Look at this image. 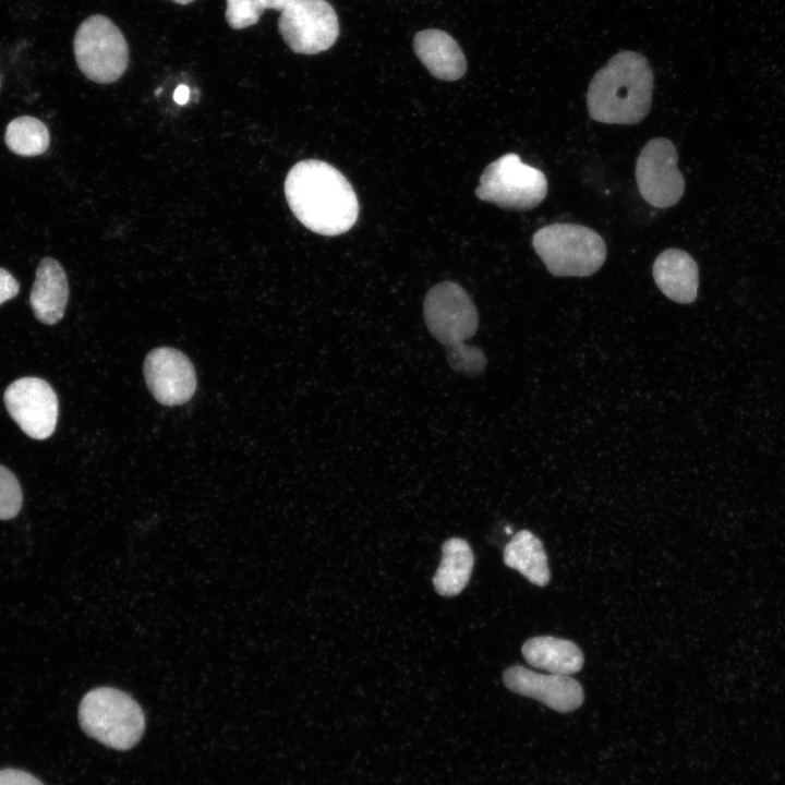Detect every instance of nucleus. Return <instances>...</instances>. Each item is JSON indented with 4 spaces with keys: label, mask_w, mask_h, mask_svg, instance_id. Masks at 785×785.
<instances>
[{
    "label": "nucleus",
    "mask_w": 785,
    "mask_h": 785,
    "mask_svg": "<svg viewBox=\"0 0 785 785\" xmlns=\"http://www.w3.org/2000/svg\"><path fill=\"white\" fill-rule=\"evenodd\" d=\"M5 408L29 437L46 439L56 430L59 402L52 387L38 377H22L11 383L3 395Z\"/></svg>",
    "instance_id": "9d476101"
},
{
    "label": "nucleus",
    "mask_w": 785,
    "mask_h": 785,
    "mask_svg": "<svg viewBox=\"0 0 785 785\" xmlns=\"http://www.w3.org/2000/svg\"><path fill=\"white\" fill-rule=\"evenodd\" d=\"M4 142L14 154L32 157L48 149L50 135L44 122L31 116H21L7 125Z\"/></svg>",
    "instance_id": "6ab92c4d"
},
{
    "label": "nucleus",
    "mask_w": 785,
    "mask_h": 785,
    "mask_svg": "<svg viewBox=\"0 0 785 785\" xmlns=\"http://www.w3.org/2000/svg\"><path fill=\"white\" fill-rule=\"evenodd\" d=\"M278 31L292 51L316 55L336 43L339 22L326 0H292L280 11Z\"/></svg>",
    "instance_id": "6e6552de"
},
{
    "label": "nucleus",
    "mask_w": 785,
    "mask_h": 785,
    "mask_svg": "<svg viewBox=\"0 0 785 785\" xmlns=\"http://www.w3.org/2000/svg\"><path fill=\"white\" fill-rule=\"evenodd\" d=\"M653 277L656 286L668 299L683 304L696 300L699 286L698 265L686 251H663L654 261Z\"/></svg>",
    "instance_id": "4468645a"
},
{
    "label": "nucleus",
    "mask_w": 785,
    "mask_h": 785,
    "mask_svg": "<svg viewBox=\"0 0 785 785\" xmlns=\"http://www.w3.org/2000/svg\"><path fill=\"white\" fill-rule=\"evenodd\" d=\"M78 721L89 737L117 750L134 747L145 729V716L138 703L110 687L92 689L83 697Z\"/></svg>",
    "instance_id": "20e7f679"
},
{
    "label": "nucleus",
    "mask_w": 785,
    "mask_h": 785,
    "mask_svg": "<svg viewBox=\"0 0 785 785\" xmlns=\"http://www.w3.org/2000/svg\"><path fill=\"white\" fill-rule=\"evenodd\" d=\"M76 64L90 81H118L129 64V47L119 27L107 16L90 15L78 26L73 41Z\"/></svg>",
    "instance_id": "39448f33"
},
{
    "label": "nucleus",
    "mask_w": 785,
    "mask_h": 785,
    "mask_svg": "<svg viewBox=\"0 0 785 785\" xmlns=\"http://www.w3.org/2000/svg\"><path fill=\"white\" fill-rule=\"evenodd\" d=\"M522 655L531 666L552 674L571 675L583 665V654L576 643L551 636L527 640Z\"/></svg>",
    "instance_id": "dca6fc26"
},
{
    "label": "nucleus",
    "mask_w": 785,
    "mask_h": 785,
    "mask_svg": "<svg viewBox=\"0 0 785 785\" xmlns=\"http://www.w3.org/2000/svg\"><path fill=\"white\" fill-rule=\"evenodd\" d=\"M0 87H1V76H0Z\"/></svg>",
    "instance_id": "cd10ccee"
},
{
    "label": "nucleus",
    "mask_w": 785,
    "mask_h": 785,
    "mask_svg": "<svg viewBox=\"0 0 785 785\" xmlns=\"http://www.w3.org/2000/svg\"><path fill=\"white\" fill-rule=\"evenodd\" d=\"M190 90L185 85H179L174 90L173 98L179 105H184L189 100Z\"/></svg>",
    "instance_id": "a878e982"
},
{
    "label": "nucleus",
    "mask_w": 785,
    "mask_h": 785,
    "mask_svg": "<svg viewBox=\"0 0 785 785\" xmlns=\"http://www.w3.org/2000/svg\"><path fill=\"white\" fill-rule=\"evenodd\" d=\"M504 563L536 585L544 587L551 579L543 544L528 530L516 533L505 546Z\"/></svg>",
    "instance_id": "f3484780"
},
{
    "label": "nucleus",
    "mask_w": 785,
    "mask_h": 785,
    "mask_svg": "<svg viewBox=\"0 0 785 785\" xmlns=\"http://www.w3.org/2000/svg\"><path fill=\"white\" fill-rule=\"evenodd\" d=\"M143 371L149 391L164 406L183 404L195 392L193 364L177 349L159 347L152 350L145 358Z\"/></svg>",
    "instance_id": "9b49d317"
},
{
    "label": "nucleus",
    "mask_w": 785,
    "mask_h": 785,
    "mask_svg": "<svg viewBox=\"0 0 785 785\" xmlns=\"http://www.w3.org/2000/svg\"><path fill=\"white\" fill-rule=\"evenodd\" d=\"M448 363L452 369L468 375L481 374L486 366L484 352L464 343L446 349Z\"/></svg>",
    "instance_id": "412c9836"
},
{
    "label": "nucleus",
    "mask_w": 785,
    "mask_h": 785,
    "mask_svg": "<svg viewBox=\"0 0 785 785\" xmlns=\"http://www.w3.org/2000/svg\"><path fill=\"white\" fill-rule=\"evenodd\" d=\"M171 1H173L174 3H178V4H188L194 0H171Z\"/></svg>",
    "instance_id": "bb28decb"
},
{
    "label": "nucleus",
    "mask_w": 785,
    "mask_h": 785,
    "mask_svg": "<svg viewBox=\"0 0 785 785\" xmlns=\"http://www.w3.org/2000/svg\"><path fill=\"white\" fill-rule=\"evenodd\" d=\"M423 316L431 335L449 349L463 343L476 333L478 310L466 290L456 282L444 281L426 293Z\"/></svg>",
    "instance_id": "0eeeda50"
},
{
    "label": "nucleus",
    "mask_w": 785,
    "mask_h": 785,
    "mask_svg": "<svg viewBox=\"0 0 785 785\" xmlns=\"http://www.w3.org/2000/svg\"><path fill=\"white\" fill-rule=\"evenodd\" d=\"M285 194L299 221L318 234L347 232L358 219L359 203L353 188L325 161L297 162L286 177Z\"/></svg>",
    "instance_id": "f257e3e1"
},
{
    "label": "nucleus",
    "mask_w": 785,
    "mask_h": 785,
    "mask_svg": "<svg viewBox=\"0 0 785 785\" xmlns=\"http://www.w3.org/2000/svg\"><path fill=\"white\" fill-rule=\"evenodd\" d=\"M0 785H44L32 774L15 770L4 769L0 770Z\"/></svg>",
    "instance_id": "5701e85b"
},
{
    "label": "nucleus",
    "mask_w": 785,
    "mask_h": 785,
    "mask_svg": "<svg viewBox=\"0 0 785 785\" xmlns=\"http://www.w3.org/2000/svg\"><path fill=\"white\" fill-rule=\"evenodd\" d=\"M653 73L639 52L615 55L592 77L587 105L590 117L607 124H636L649 113Z\"/></svg>",
    "instance_id": "f03ea898"
},
{
    "label": "nucleus",
    "mask_w": 785,
    "mask_h": 785,
    "mask_svg": "<svg viewBox=\"0 0 785 785\" xmlns=\"http://www.w3.org/2000/svg\"><path fill=\"white\" fill-rule=\"evenodd\" d=\"M23 494L16 476L0 464V519L10 520L21 510Z\"/></svg>",
    "instance_id": "aec40b11"
},
{
    "label": "nucleus",
    "mask_w": 785,
    "mask_h": 785,
    "mask_svg": "<svg viewBox=\"0 0 785 785\" xmlns=\"http://www.w3.org/2000/svg\"><path fill=\"white\" fill-rule=\"evenodd\" d=\"M415 55L428 72L444 81H456L467 70L466 57L457 41L447 33L428 28L413 39Z\"/></svg>",
    "instance_id": "2eb2a0df"
},
{
    "label": "nucleus",
    "mask_w": 785,
    "mask_h": 785,
    "mask_svg": "<svg viewBox=\"0 0 785 785\" xmlns=\"http://www.w3.org/2000/svg\"><path fill=\"white\" fill-rule=\"evenodd\" d=\"M68 300L69 283L64 269L55 258L44 257L37 266L29 294L35 317L46 325L57 324L64 315Z\"/></svg>",
    "instance_id": "ddd939ff"
},
{
    "label": "nucleus",
    "mask_w": 785,
    "mask_h": 785,
    "mask_svg": "<svg viewBox=\"0 0 785 785\" xmlns=\"http://www.w3.org/2000/svg\"><path fill=\"white\" fill-rule=\"evenodd\" d=\"M547 194V179L538 168L521 161L517 154L503 155L483 171L475 195L503 208L530 209Z\"/></svg>",
    "instance_id": "423d86ee"
},
{
    "label": "nucleus",
    "mask_w": 785,
    "mask_h": 785,
    "mask_svg": "<svg viewBox=\"0 0 785 785\" xmlns=\"http://www.w3.org/2000/svg\"><path fill=\"white\" fill-rule=\"evenodd\" d=\"M532 245L557 277H587L605 262L606 244L593 229L570 222H557L536 230Z\"/></svg>",
    "instance_id": "7ed1b4c3"
},
{
    "label": "nucleus",
    "mask_w": 785,
    "mask_h": 785,
    "mask_svg": "<svg viewBox=\"0 0 785 785\" xmlns=\"http://www.w3.org/2000/svg\"><path fill=\"white\" fill-rule=\"evenodd\" d=\"M677 161V149L668 138H652L641 149L636 162V180L641 196L650 205L667 208L680 201L685 179Z\"/></svg>",
    "instance_id": "1a4fd4ad"
},
{
    "label": "nucleus",
    "mask_w": 785,
    "mask_h": 785,
    "mask_svg": "<svg viewBox=\"0 0 785 785\" xmlns=\"http://www.w3.org/2000/svg\"><path fill=\"white\" fill-rule=\"evenodd\" d=\"M505 686L512 692L536 699L558 712H569L583 702L581 685L569 675L539 674L515 665L504 672Z\"/></svg>",
    "instance_id": "f8f14e48"
},
{
    "label": "nucleus",
    "mask_w": 785,
    "mask_h": 785,
    "mask_svg": "<svg viewBox=\"0 0 785 785\" xmlns=\"http://www.w3.org/2000/svg\"><path fill=\"white\" fill-rule=\"evenodd\" d=\"M226 21L233 29L256 24L266 10L258 0H226Z\"/></svg>",
    "instance_id": "4be33fe9"
},
{
    "label": "nucleus",
    "mask_w": 785,
    "mask_h": 785,
    "mask_svg": "<svg viewBox=\"0 0 785 785\" xmlns=\"http://www.w3.org/2000/svg\"><path fill=\"white\" fill-rule=\"evenodd\" d=\"M442 560L433 578L438 594L454 596L467 585L473 567L470 545L460 538H451L442 546Z\"/></svg>",
    "instance_id": "a211bd4d"
},
{
    "label": "nucleus",
    "mask_w": 785,
    "mask_h": 785,
    "mask_svg": "<svg viewBox=\"0 0 785 785\" xmlns=\"http://www.w3.org/2000/svg\"><path fill=\"white\" fill-rule=\"evenodd\" d=\"M19 291L17 280L7 269L0 267V305L16 297Z\"/></svg>",
    "instance_id": "b1692460"
},
{
    "label": "nucleus",
    "mask_w": 785,
    "mask_h": 785,
    "mask_svg": "<svg viewBox=\"0 0 785 785\" xmlns=\"http://www.w3.org/2000/svg\"><path fill=\"white\" fill-rule=\"evenodd\" d=\"M265 9L283 10L292 0H258Z\"/></svg>",
    "instance_id": "393cba45"
}]
</instances>
